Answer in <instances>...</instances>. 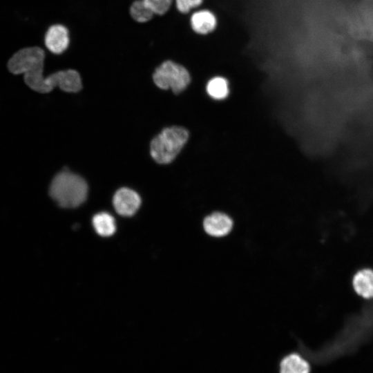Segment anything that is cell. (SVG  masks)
Here are the masks:
<instances>
[{
  "label": "cell",
  "mask_w": 373,
  "mask_h": 373,
  "mask_svg": "<svg viewBox=\"0 0 373 373\" xmlns=\"http://www.w3.org/2000/svg\"><path fill=\"white\" fill-rule=\"evenodd\" d=\"M45 52L39 47L22 48L9 59L8 68L15 75L23 74L25 83L39 93H48L55 86L64 91L76 93L82 88L79 74L75 70L56 72L45 77L43 75Z\"/></svg>",
  "instance_id": "6da1fadb"
},
{
  "label": "cell",
  "mask_w": 373,
  "mask_h": 373,
  "mask_svg": "<svg viewBox=\"0 0 373 373\" xmlns=\"http://www.w3.org/2000/svg\"><path fill=\"white\" fill-rule=\"evenodd\" d=\"M88 185L84 178L69 171H61L52 179L49 194L60 207L74 208L86 199Z\"/></svg>",
  "instance_id": "7a4b0ae2"
},
{
  "label": "cell",
  "mask_w": 373,
  "mask_h": 373,
  "mask_svg": "<svg viewBox=\"0 0 373 373\" xmlns=\"http://www.w3.org/2000/svg\"><path fill=\"white\" fill-rule=\"evenodd\" d=\"M188 139L189 132L184 128H166L152 140L151 155L159 164H169L175 158Z\"/></svg>",
  "instance_id": "3957f363"
},
{
  "label": "cell",
  "mask_w": 373,
  "mask_h": 373,
  "mask_svg": "<svg viewBox=\"0 0 373 373\" xmlns=\"http://www.w3.org/2000/svg\"><path fill=\"white\" fill-rule=\"evenodd\" d=\"M153 79L160 88L171 89L173 93H179L189 84L191 77L184 66L172 61H166L155 69Z\"/></svg>",
  "instance_id": "277c9868"
},
{
  "label": "cell",
  "mask_w": 373,
  "mask_h": 373,
  "mask_svg": "<svg viewBox=\"0 0 373 373\" xmlns=\"http://www.w3.org/2000/svg\"><path fill=\"white\" fill-rule=\"evenodd\" d=\"M173 0H137L135 1L130 8L131 17L137 22H146L154 14L166 13Z\"/></svg>",
  "instance_id": "5b68a950"
},
{
  "label": "cell",
  "mask_w": 373,
  "mask_h": 373,
  "mask_svg": "<svg viewBox=\"0 0 373 373\" xmlns=\"http://www.w3.org/2000/svg\"><path fill=\"white\" fill-rule=\"evenodd\" d=\"M113 202L118 214L122 216H131L140 208L141 198L135 191L123 187L115 192Z\"/></svg>",
  "instance_id": "8992f818"
},
{
  "label": "cell",
  "mask_w": 373,
  "mask_h": 373,
  "mask_svg": "<svg viewBox=\"0 0 373 373\" xmlns=\"http://www.w3.org/2000/svg\"><path fill=\"white\" fill-rule=\"evenodd\" d=\"M205 232L213 237L227 236L233 227V220L225 213L215 212L207 216L203 221Z\"/></svg>",
  "instance_id": "52a82bcc"
},
{
  "label": "cell",
  "mask_w": 373,
  "mask_h": 373,
  "mask_svg": "<svg viewBox=\"0 0 373 373\" xmlns=\"http://www.w3.org/2000/svg\"><path fill=\"white\" fill-rule=\"evenodd\" d=\"M44 41L48 50L54 54H61L68 46V31L62 25H53L48 29Z\"/></svg>",
  "instance_id": "ba28073f"
},
{
  "label": "cell",
  "mask_w": 373,
  "mask_h": 373,
  "mask_svg": "<svg viewBox=\"0 0 373 373\" xmlns=\"http://www.w3.org/2000/svg\"><path fill=\"white\" fill-rule=\"evenodd\" d=\"M191 25L195 32L206 35L216 28L217 20L213 12L207 10H202L192 15Z\"/></svg>",
  "instance_id": "9c48e42d"
},
{
  "label": "cell",
  "mask_w": 373,
  "mask_h": 373,
  "mask_svg": "<svg viewBox=\"0 0 373 373\" xmlns=\"http://www.w3.org/2000/svg\"><path fill=\"white\" fill-rule=\"evenodd\" d=\"M356 292L365 298L373 297V271L365 269L358 271L353 278Z\"/></svg>",
  "instance_id": "30bf717a"
},
{
  "label": "cell",
  "mask_w": 373,
  "mask_h": 373,
  "mask_svg": "<svg viewBox=\"0 0 373 373\" xmlns=\"http://www.w3.org/2000/svg\"><path fill=\"white\" fill-rule=\"evenodd\" d=\"M280 370V373H310L311 367L300 354L293 353L281 361Z\"/></svg>",
  "instance_id": "8fae6325"
},
{
  "label": "cell",
  "mask_w": 373,
  "mask_h": 373,
  "mask_svg": "<svg viewBox=\"0 0 373 373\" xmlns=\"http://www.w3.org/2000/svg\"><path fill=\"white\" fill-rule=\"evenodd\" d=\"M93 224L96 232L104 237L112 236L116 229L113 217L106 212L96 214L93 218Z\"/></svg>",
  "instance_id": "7c38bea8"
},
{
  "label": "cell",
  "mask_w": 373,
  "mask_h": 373,
  "mask_svg": "<svg viewBox=\"0 0 373 373\" xmlns=\"http://www.w3.org/2000/svg\"><path fill=\"white\" fill-rule=\"evenodd\" d=\"M207 91L212 98L223 99L229 95L228 82L222 77H213L207 83Z\"/></svg>",
  "instance_id": "4fadbf2b"
},
{
  "label": "cell",
  "mask_w": 373,
  "mask_h": 373,
  "mask_svg": "<svg viewBox=\"0 0 373 373\" xmlns=\"http://www.w3.org/2000/svg\"><path fill=\"white\" fill-rule=\"evenodd\" d=\"M203 0H175L176 7L182 13H187L192 8H196Z\"/></svg>",
  "instance_id": "5bb4252c"
}]
</instances>
